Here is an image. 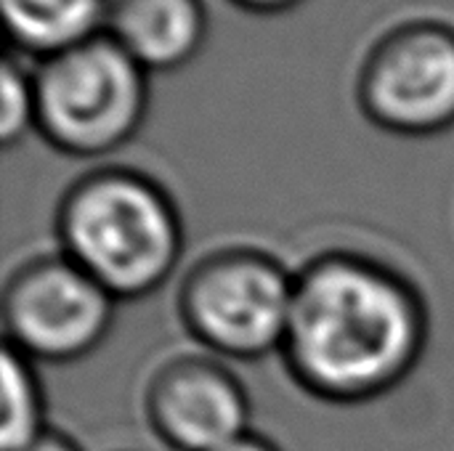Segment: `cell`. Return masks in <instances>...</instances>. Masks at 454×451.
I'll use <instances>...</instances> for the list:
<instances>
[{"mask_svg":"<svg viewBox=\"0 0 454 451\" xmlns=\"http://www.w3.org/2000/svg\"><path fill=\"white\" fill-rule=\"evenodd\" d=\"M24 451H80L72 441H67V439H61V436H51V433H45L40 441H35L32 447H27Z\"/></svg>","mask_w":454,"mask_h":451,"instance_id":"13","label":"cell"},{"mask_svg":"<svg viewBox=\"0 0 454 451\" xmlns=\"http://www.w3.org/2000/svg\"><path fill=\"white\" fill-rule=\"evenodd\" d=\"M45 436V404L29 359L16 348L3 354V431L0 449L24 451Z\"/></svg>","mask_w":454,"mask_h":451,"instance_id":"10","label":"cell"},{"mask_svg":"<svg viewBox=\"0 0 454 451\" xmlns=\"http://www.w3.org/2000/svg\"><path fill=\"white\" fill-rule=\"evenodd\" d=\"M295 279L269 255L226 250L192 268L181 290L186 330L210 351L261 359L282 351Z\"/></svg>","mask_w":454,"mask_h":451,"instance_id":"4","label":"cell"},{"mask_svg":"<svg viewBox=\"0 0 454 451\" xmlns=\"http://www.w3.org/2000/svg\"><path fill=\"white\" fill-rule=\"evenodd\" d=\"M146 415L176 451H218L247 436V393L231 372L207 359H181L149 385Z\"/></svg>","mask_w":454,"mask_h":451,"instance_id":"7","label":"cell"},{"mask_svg":"<svg viewBox=\"0 0 454 451\" xmlns=\"http://www.w3.org/2000/svg\"><path fill=\"white\" fill-rule=\"evenodd\" d=\"M242 3H247L253 8H282V5H290L295 0H242Z\"/></svg>","mask_w":454,"mask_h":451,"instance_id":"14","label":"cell"},{"mask_svg":"<svg viewBox=\"0 0 454 451\" xmlns=\"http://www.w3.org/2000/svg\"><path fill=\"white\" fill-rule=\"evenodd\" d=\"M141 69L112 35H93L48 56L32 82L45 138L77 157H98L122 146L146 106Z\"/></svg>","mask_w":454,"mask_h":451,"instance_id":"3","label":"cell"},{"mask_svg":"<svg viewBox=\"0 0 454 451\" xmlns=\"http://www.w3.org/2000/svg\"><path fill=\"white\" fill-rule=\"evenodd\" d=\"M37 122L35 109V88L24 80V74L5 61L3 66V112H0V138L3 144H13L19 136L27 133V128Z\"/></svg>","mask_w":454,"mask_h":451,"instance_id":"11","label":"cell"},{"mask_svg":"<svg viewBox=\"0 0 454 451\" xmlns=\"http://www.w3.org/2000/svg\"><path fill=\"white\" fill-rule=\"evenodd\" d=\"M218 451H277V447H271L266 439H261V436H253V433H247V436H242L239 441H234V444H229V447H223V449Z\"/></svg>","mask_w":454,"mask_h":451,"instance_id":"12","label":"cell"},{"mask_svg":"<svg viewBox=\"0 0 454 451\" xmlns=\"http://www.w3.org/2000/svg\"><path fill=\"white\" fill-rule=\"evenodd\" d=\"M202 29L197 0H120L112 11V37L152 69L186 61L197 51Z\"/></svg>","mask_w":454,"mask_h":451,"instance_id":"8","label":"cell"},{"mask_svg":"<svg viewBox=\"0 0 454 451\" xmlns=\"http://www.w3.org/2000/svg\"><path fill=\"white\" fill-rule=\"evenodd\" d=\"M11 35L40 53H59L96 35L104 0H0Z\"/></svg>","mask_w":454,"mask_h":451,"instance_id":"9","label":"cell"},{"mask_svg":"<svg viewBox=\"0 0 454 451\" xmlns=\"http://www.w3.org/2000/svg\"><path fill=\"white\" fill-rule=\"evenodd\" d=\"M59 239L72 263L114 300L165 284L184 250L170 197L144 175L104 170L69 189L59 207Z\"/></svg>","mask_w":454,"mask_h":451,"instance_id":"2","label":"cell"},{"mask_svg":"<svg viewBox=\"0 0 454 451\" xmlns=\"http://www.w3.org/2000/svg\"><path fill=\"white\" fill-rule=\"evenodd\" d=\"M426 346L418 292L359 255H325L301 271L282 356L314 396L359 404L399 385Z\"/></svg>","mask_w":454,"mask_h":451,"instance_id":"1","label":"cell"},{"mask_svg":"<svg viewBox=\"0 0 454 451\" xmlns=\"http://www.w3.org/2000/svg\"><path fill=\"white\" fill-rule=\"evenodd\" d=\"M114 298L67 255L16 268L3 292L8 346L27 359L74 362L109 332Z\"/></svg>","mask_w":454,"mask_h":451,"instance_id":"5","label":"cell"},{"mask_svg":"<svg viewBox=\"0 0 454 451\" xmlns=\"http://www.w3.org/2000/svg\"><path fill=\"white\" fill-rule=\"evenodd\" d=\"M362 98L396 133H434L454 122V35L434 27L391 37L370 61Z\"/></svg>","mask_w":454,"mask_h":451,"instance_id":"6","label":"cell"}]
</instances>
